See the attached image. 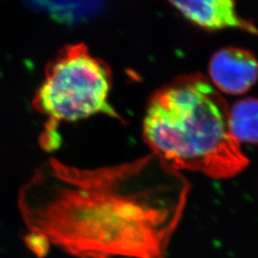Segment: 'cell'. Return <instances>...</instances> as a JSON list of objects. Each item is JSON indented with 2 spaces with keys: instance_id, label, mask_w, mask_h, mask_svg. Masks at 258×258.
<instances>
[{
  "instance_id": "1",
  "label": "cell",
  "mask_w": 258,
  "mask_h": 258,
  "mask_svg": "<svg viewBox=\"0 0 258 258\" xmlns=\"http://www.w3.org/2000/svg\"><path fill=\"white\" fill-rule=\"evenodd\" d=\"M190 184L149 154L79 168L51 160L23 185L18 204L30 231L76 258H166Z\"/></svg>"
},
{
  "instance_id": "2",
  "label": "cell",
  "mask_w": 258,
  "mask_h": 258,
  "mask_svg": "<svg viewBox=\"0 0 258 258\" xmlns=\"http://www.w3.org/2000/svg\"><path fill=\"white\" fill-rule=\"evenodd\" d=\"M229 104L202 74L183 75L153 94L143 138L151 154L178 172L230 179L249 166L233 138Z\"/></svg>"
},
{
  "instance_id": "3",
  "label": "cell",
  "mask_w": 258,
  "mask_h": 258,
  "mask_svg": "<svg viewBox=\"0 0 258 258\" xmlns=\"http://www.w3.org/2000/svg\"><path fill=\"white\" fill-rule=\"evenodd\" d=\"M110 68L83 43L65 48L47 69L36 105L48 117L51 132L61 122L103 114L120 120L109 102Z\"/></svg>"
},
{
  "instance_id": "4",
  "label": "cell",
  "mask_w": 258,
  "mask_h": 258,
  "mask_svg": "<svg viewBox=\"0 0 258 258\" xmlns=\"http://www.w3.org/2000/svg\"><path fill=\"white\" fill-rule=\"evenodd\" d=\"M209 73L219 92L242 95L256 83V59L248 50L226 47L212 55Z\"/></svg>"
},
{
  "instance_id": "5",
  "label": "cell",
  "mask_w": 258,
  "mask_h": 258,
  "mask_svg": "<svg viewBox=\"0 0 258 258\" xmlns=\"http://www.w3.org/2000/svg\"><path fill=\"white\" fill-rule=\"evenodd\" d=\"M184 18L199 27L217 31L236 29L256 34L254 25L240 16L234 0H168Z\"/></svg>"
},
{
  "instance_id": "6",
  "label": "cell",
  "mask_w": 258,
  "mask_h": 258,
  "mask_svg": "<svg viewBox=\"0 0 258 258\" xmlns=\"http://www.w3.org/2000/svg\"><path fill=\"white\" fill-rule=\"evenodd\" d=\"M35 9L67 25H76L98 17L107 0H27Z\"/></svg>"
},
{
  "instance_id": "7",
  "label": "cell",
  "mask_w": 258,
  "mask_h": 258,
  "mask_svg": "<svg viewBox=\"0 0 258 258\" xmlns=\"http://www.w3.org/2000/svg\"><path fill=\"white\" fill-rule=\"evenodd\" d=\"M231 134L240 145L257 143V101L247 98L236 102L229 110Z\"/></svg>"
},
{
  "instance_id": "8",
  "label": "cell",
  "mask_w": 258,
  "mask_h": 258,
  "mask_svg": "<svg viewBox=\"0 0 258 258\" xmlns=\"http://www.w3.org/2000/svg\"><path fill=\"white\" fill-rule=\"evenodd\" d=\"M24 242L28 249L38 258L46 257L51 248V243L46 236L36 231H30L24 237Z\"/></svg>"
}]
</instances>
